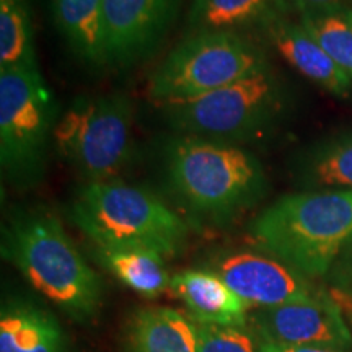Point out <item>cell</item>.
<instances>
[{"instance_id":"7","label":"cell","mask_w":352,"mask_h":352,"mask_svg":"<svg viewBox=\"0 0 352 352\" xmlns=\"http://www.w3.org/2000/svg\"><path fill=\"white\" fill-rule=\"evenodd\" d=\"M267 65L264 52L235 32H195L153 70L148 95L158 104L196 98Z\"/></svg>"},{"instance_id":"19","label":"cell","mask_w":352,"mask_h":352,"mask_svg":"<svg viewBox=\"0 0 352 352\" xmlns=\"http://www.w3.org/2000/svg\"><path fill=\"white\" fill-rule=\"evenodd\" d=\"M0 67H38L28 0H0Z\"/></svg>"},{"instance_id":"8","label":"cell","mask_w":352,"mask_h":352,"mask_svg":"<svg viewBox=\"0 0 352 352\" xmlns=\"http://www.w3.org/2000/svg\"><path fill=\"white\" fill-rule=\"evenodd\" d=\"M59 155L88 182H108L132 157V108L122 94L78 96L57 120Z\"/></svg>"},{"instance_id":"25","label":"cell","mask_w":352,"mask_h":352,"mask_svg":"<svg viewBox=\"0 0 352 352\" xmlns=\"http://www.w3.org/2000/svg\"><path fill=\"white\" fill-rule=\"evenodd\" d=\"M300 2L311 10H324V8H333L340 0H300Z\"/></svg>"},{"instance_id":"3","label":"cell","mask_w":352,"mask_h":352,"mask_svg":"<svg viewBox=\"0 0 352 352\" xmlns=\"http://www.w3.org/2000/svg\"><path fill=\"white\" fill-rule=\"evenodd\" d=\"M250 235L303 276H327L352 243V189L279 197L253 220Z\"/></svg>"},{"instance_id":"24","label":"cell","mask_w":352,"mask_h":352,"mask_svg":"<svg viewBox=\"0 0 352 352\" xmlns=\"http://www.w3.org/2000/svg\"><path fill=\"white\" fill-rule=\"evenodd\" d=\"M263 352H346L344 349L329 346H296V344H276L264 341Z\"/></svg>"},{"instance_id":"4","label":"cell","mask_w":352,"mask_h":352,"mask_svg":"<svg viewBox=\"0 0 352 352\" xmlns=\"http://www.w3.org/2000/svg\"><path fill=\"white\" fill-rule=\"evenodd\" d=\"M70 219L104 250H148L175 256L189 227L157 195L116 179L87 182L70 204Z\"/></svg>"},{"instance_id":"21","label":"cell","mask_w":352,"mask_h":352,"mask_svg":"<svg viewBox=\"0 0 352 352\" xmlns=\"http://www.w3.org/2000/svg\"><path fill=\"white\" fill-rule=\"evenodd\" d=\"M307 182L320 186L352 189V139L329 142L305 164Z\"/></svg>"},{"instance_id":"10","label":"cell","mask_w":352,"mask_h":352,"mask_svg":"<svg viewBox=\"0 0 352 352\" xmlns=\"http://www.w3.org/2000/svg\"><path fill=\"white\" fill-rule=\"evenodd\" d=\"M248 323L267 342L329 346L347 351L352 336L341 308L328 294L303 302L250 310Z\"/></svg>"},{"instance_id":"11","label":"cell","mask_w":352,"mask_h":352,"mask_svg":"<svg viewBox=\"0 0 352 352\" xmlns=\"http://www.w3.org/2000/svg\"><path fill=\"white\" fill-rule=\"evenodd\" d=\"M179 0H104L103 30L108 65L138 63L173 20Z\"/></svg>"},{"instance_id":"22","label":"cell","mask_w":352,"mask_h":352,"mask_svg":"<svg viewBox=\"0 0 352 352\" xmlns=\"http://www.w3.org/2000/svg\"><path fill=\"white\" fill-rule=\"evenodd\" d=\"M197 324V352H263L264 340L246 321L241 324Z\"/></svg>"},{"instance_id":"13","label":"cell","mask_w":352,"mask_h":352,"mask_svg":"<svg viewBox=\"0 0 352 352\" xmlns=\"http://www.w3.org/2000/svg\"><path fill=\"white\" fill-rule=\"evenodd\" d=\"M0 352H70L64 328L50 310L12 298L0 311Z\"/></svg>"},{"instance_id":"12","label":"cell","mask_w":352,"mask_h":352,"mask_svg":"<svg viewBox=\"0 0 352 352\" xmlns=\"http://www.w3.org/2000/svg\"><path fill=\"white\" fill-rule=\"evenodd\" d=\"M170 292L183 302L196 323L241 324L252 307L236 296L215 272L186 270L171 276Z\"/></svg>"},{"instance_id":"20","label":"cell","mask_w":352,"mask_h":352,"mask_svg":"<svg viewBox=\"0 0 352 352\" xmlns=\"http://www.w3.org/2000/svg\"><path fill=\"white\" fill-rule=\"evenodd\" d=\"M302 26L352 78V10H307Z\"/></svg>"},{"instance_id":"23","label":"cell","mask_w":352,"mask_h":352,"mask_svg":"<svg viewBox=\"0 0 352 352\" xmlns=\"http://www.w3.org/2000/svg\"><path fill=\"white\" fill-rule=\"evenodd\" d=\"M328 276L334 287L352 298V243L336 259Z\"/></svg>"},{"instance_id":"2","label":"cell","mask_w":352,"mask_h":352,"mask_svg":"<svg viewBox=\"0 0 352 352\" xmlns=\"http://www.w3.org/2000/svg\"><path fill=\"white\" fill-rule=\"evenodd\" d=\"M164 171L176 199L212 222H227L252 209L267 188L261 162L253 153L192 135L166 144Z\"/></svg>"},{"instance_id":"15","label":"cell","mask_w":352,"mask_h":352,"mask_svg":"<svg viewBox=\"0 0 352 352\" xmlns=\"http://www.w3.org/2000/svg\"><path fill=\"white\" fill-rule=\"evenodd\" d=\"M267 28L272 44L292 67L334 95L346 96L349 94L352 78L334 63L302 25L276 19L267 25Z\"/></svg>"},{"instance_id":"1","label":"cell","mask_w":352,"mask_h":352,"mask_svg":"<svg viewBox=\"0 0 352 352\" xmlns=\"http://www.w3.org/2000/svg\"><path fill=\"white\" fill-rule=\"evenodd\" d=\"M2 256L72 320L88 323L98 315L103 283L51 212L34 209L12 217L3 228Z\"/></svg>"},{"instance_id":"17","label":"cell","mask_w":352,"mask_h":352,"mask_svg":"<svg viewBox=\"0 0 352 352\" xmlns=\"http://www.w3.org/2000/svg\"><path fill=\"white\" fill-rule=\"evenodd\" d=\"M280 0H192L188 21L195 32H235L277 19Z\"/></svg>"},{"instance_id":"9","label":"cell","mask_w":352,"mask_h":352,"mask_svg":"<svg viewBox=\"0 0 352 352\" xmlns=\"http://www.w3.org/2000/svg\"><path fill=\"white\" fill-rule=\"evenodd\" d=\"M206 270L215 272L252 308L303 302L323 292L307 276L276 256L245 250L217 254Z\"/></svg>"},{"instance_id":"6","label":"cell","mask_w":352,"mask_h":352,"mask_svg":"<svg viewBox=\"0 0 352 352\" xmlns=\"http://www.w3.org/2000/svg\"><path fill=\"white\" fill-rule=\"evenodd\" d=\"M57 120L56 100L38 67H0V164L15 186L43 178Z\"/></svg>"},{"instance_id":"16","label":"cell","mask_w":352,"mask_h":352,"mask_svg":"<svg viewBox=\"0 0 352 352\" xmlns=\"http://www.w3.org/2000/svg\"><path fill=\"white\" fill-rule=\"evenodd\" d=\"M104 0H52V19L78 59L91 65H108L103 30Z\"/></svg>"},{"instance_id":"5","label":"cell","mask_w":352,"mask_h":352,"mask_svg":"<svg viewBox=\"0 0 352 352\" xmlns=\"http://www.w3.org/2000/svg\"><path fill=\"white\" fill-rule=\"evenodd\" d=\"M160 109L184 135L236 145L267 134L284 109V90L267 65L206 95L160 104Z\"/></svg>"},{"instance_id":"14","label":"cell","mask_w":352,"mask_h":352,"mask_svg":"<svg viewBox=\"0 0 352 352\" xmlns=\"http://www.w3.org/2000/svg\"><path fill=\"white\" fill-rule=\"evenodd\" d=\"M126 352H197V324L171 307H142L124 327Z\"/></svg>"},{"instance_id":"18","label":"cell","mask_w":352,"mask_h":352,"mask_svg":"<svg viewBox=\"0 0 352 352\" xmlns=\"http://www.w3.org/2000/svg\"><path fill=\"white\" fill-rule=\"evenodd\" d=\"M96 256L120 283L140 296L155 298L170 290L171 276L162 254L148 250L98 248Z\"/></svg>"}]
</instances>
